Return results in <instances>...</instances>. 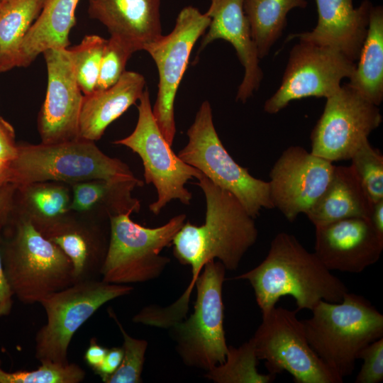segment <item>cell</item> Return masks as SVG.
Segmentation results:
<instances>
[{
  "instance_id": "cell-44",
  "label": "cell",
  "mask_w": 383,
  "mask_h": 383,
  "mask_svg": "<svg viewBox=\"0 0 383 383\" xmlns=\"http://www.w3.org/2000/svg\"><path fill=\"white\" fill-rule=\"evenodd\" d=\"M2 3H6L11 0H0Z\"/></svg>"
},
{
  "instance_id": "cell-29",
  "label": "cell",
  "mask_w": 383,
  "mask_h": 383,
  "mask_svg": "<svg viewBox=\"0 0 383 383\" xmlns=\"http://www.w3.org/2000/svg\"><path fill=\"white\" fill-rule=\"evenodd\" d=\"M306 6V0H243V9L260 59L268 55L282 35L288 13Z\"/></svg>"
},
{
  "instance_id": "cell-40",
  "label": "cell",
  "mask_w": 383,
  "mask_h": 383,
  "mask_svg": "<svg viewBox=\"0 0 383 383\" xmlns=\"http://www.w3.org/2000/svg\"><path fill=\"white\" fill-rule=\"evenodd\" d=\"M2 228L0 226V317L8 316L11 313L14 296L3 265L1 251Z\"/></svg>"
},
{
  "instance_id": "cell-6",
  "label": "cell",
  "mask_w": 383,
  "mask_h": 383,
  "mask_svg": "<svg viewBox=\"0 0 383 383\" xmlns=\"http://www.w3.org/2000/svg\"><path fill=\"white\" fill-rule=\"evenodd\" d=\"M131 213L110 216L109 240L101 279L118 284L158 278L170 259L160 255L172 245L187 216L178 214L164 225L147 228L133 222Z\"/></svg>"
},
{
  "instance_id": "cell-15",
  "label": "cell",
  "mask_w": 383,
  "mask_h": 383,
  "mask_svg": "<svg viewBox=\"0 0 383 383\" xmlns=\"http://www.w3.org/2000/svg\"><path fill=\"white\" fill-rule=\"evenodd\" d=\"M335 165L306 151L290 146L282 152L270 172V199L289 221L306 213L329 184Z\"/></svg>"
},
{
  "instance_id": "cell-28",
  "label": "cell",
  "mask_w": 383,
  "mask_h": 383,
  "mask_svg": "<svg viewBox=\"0 0 383 383\" xmlns=\"http://www.w3.org/2000/svg\"><path fill=\"white\" fill-rule=\"evenodd\" d=\"M45 0H11L0 9V73L18 67L21 43Z\"/></svg>"
},
{
  "instance_id": "cell-21",
  "label": "cell",
  "mask_w": 383,
  "mask_h": 383,
  "mask_svg": "<svg viewBox=\"0 0 383 383\" xmlns=\"http://www.w3.org/2000/svg\"><path fill=\"white\" fill-rule=\"evenodd\" d=\"M145 77L125 71L113 86L84 95L79 119V138L96 141L106 128L140 99L145 89Z\"/></svg>"
},
{
  "instance_id": "cell-32",
  "label": "cell",
  "mask_w": 383,
  "mask_h": 383,
  "mask_svg": "<svg viewBox=\"0 0 383 383\" xmlns=\"http://www.w3.org/2000/svg\"><path fill=\"white\" fill-rule=\"evenodd\" d=\"M1 365L0 360V383H79L86 376L85 371L75 363L41 362L35 370L13 372L4 370Z\"/></svg>"
},
{
  "instance_id": "cell-10",
  "label": "cell",
  "mask_w": 383,
  "mask_h": 383,
  "mask_svg": "<svg viewBox=\"0 0 383 383\" xmlns=\"http://www.w3.org/2000/svg\"><path fill=\"white\" fill-rule=\"evenodd\" d=\"M139 101L135 129L128 136L113 143L129 148L141 158L145 182L153 184L157 195L149 209L159 215L172 200L190 204L192 194L185 185L189 180L197 179L201 172L185 163L172 150L154 118L147 87Z\"/></svg>"
},
{
  "instance_id": "cell-20",
  "label": "cell",
  "mask_w": 383,
  "mask_h": 383,
  "mask_svg": "<svg viewBox=\"0 0 383 383\" xmlns=\"http://www.w3.org/2000/svg\"><path fill=\"white\" fill-rule=\"evenodd\" d=\"M90 18L135 52L160 38V0H87Z\"/></svg>"
},
{
  "instance_id": "cell-41",
  "label": "cell",
  "mask_w": 383,
  "mask_h": 383,
  "mask_svg": "<svg viewBox=\"0 0 383 383\" xmlns=\"http://www.w3.org/2000/svg\"><path fill=\"white\" fill-rule=\"evenodd\" d=\"M107 351L108 348L100 345L95 338H92L85 351L84 359L86 363L94 370L101 364Z\"/></svg>"
},
{
  "instance_id": "cell-34",
  "label": "cell",
  "mask_w": 383,
  "mask_h": 383,
  "mask_svg": "<svg viewBox=\"0 0 383 383\" xmlns=\"http://www.w3.org/2000/svg\"><path fill=\"white\" fill-rule=\"evenodd\" d=\"M351 166L372 204L383 199V155L369 140L353 155Z\"/></svg>"
},
{
  "instance_id": "cell-8",
  "label": "cell",
  "mask_w": 383,
  "mask_h": 383,
  "mask_svg": "<svg viewBox=\"0 0 383 383\" xmlns=\"http://www.w3.org/2000/svg\"><path fill=\"white\" fill-rule=\"evenodd\" d=\"M226 271L218 260L207 262L195 282L194 312L169 328L176 351L187 366L207 372L225 361L228 349L222 296Z\"/></svg>"
},
{
  "instance_id": "cell-42",
  "label": "cell",
  "mask_w": 383,
  "mask_h": 383,
  "mask_svg": "<svg viewBox=\"0 0 383 383\" xmlns=\"http://www.w3.org/2000/svg\"><path fill=\"white\" fill-rule=\"evenodd\" d=\"M370 221L377 233L383 238V199L373 204Z\"/></svg>"
},
{
  "instance_id": "cell-22",
  "label": "cell",
  "mask_w": 383,
  "mask_h": 383,
  "mask_svg": "<svg viewBox=\"0 0 383 383\" xmlns=\"http://www.w3.org/2000/svg\"><path fill=\"white\" fill-rule=\"evenodd\" d=\"M43 235L70 260L74 283L101 279L109 238L99 228L87 227L69 218Z\"/></svg>"
},
{
  "instance_id": "cell-16",
  "label": "cell",
  "mask_w": 383,
  "mask_h": 383,
  "mask_svg": "<svg viewBox=\"0 0 383 383\" xmlns=\"http://www.w3.org/2000/svg\"><path fill=\"white\" fill-rule=\"evenodd\" d=\"M48 83L45 101L38 118L44 144L79 138V119L84 97L68 48H51L43 52Z\"/></svg>"
},
{
  "instance_id": "cell-37",
  "label": "cell",
  "mask_w": 383,
  "mask_h": 383,
  "mask_svg": "<svg viewBox=\"0 0 383 383\" xmlns=\"http://www.w3.org/2000/svg\"><path fill=\"white\" fill-rule=\"evenodd\" d=\"M17 152L14 129L0 116V160L12 161L16 157Z\"/></svg>"
},
{
  "instance_id": "cell-4",
  "label": "cell",
  "mask_w": 383,
  "mask_h": 383,
  "mask_svg": "<svg viewBox=\"0 0 383 383\" xmlns=\"http://www.w3.org/2000/svg\"><path fill=\"white\" fill-rule=\"evenodd\" d=\"M302 321L311 347L335 374L350 375L360 351L383 337V315L363 296L346 292L340 302L319 301Z\"/></svg>"
},
{
  "instance_id": "cell-27",
  "label": "cell",
  "mask_w": 383,
  "mask_h": 383,
  "mask_svg": "<svg viewBox=\"0 0 383 383\" xmlns=\"http://www.w3.org/2000/svg\"><path fill=\"white\" fill-rule=\"evenodd\" d=\"M348 84L369 102L383 100V9L372 6L367 35Z\"/></svg>"
},
{
  "instance_id": "cell-39",
  "label": "cell",
  "mask_w": 383,
  "mask_h": 383,
  "mask_svg": "<svg viewBox=\"0 0 383 383\" xmlns=\"http://www.w3.org/2000/svg\"><path fill=\"white\" fill-rule=\"evenodd\" d=\"M122 347H113L108 349L107 353L101 364L94 370L101 379L105 382L118 368L123 358Z\"/></svg>"
},
{
  "instance_id": "cell-26",
  "label": "cell",
  "mask_w": 383,
  "mask_h": 383,
  "mask_svg": "<svg viewBox=\"0 0 383 383\" xmlns=\"http://www.w3.org/2000/svg\"><path fill=\"white\" fill-rule=\"evenodd\" d=\"M71 200L65 183L34 182L17 187L15 210L29 218L43 234L70 218Z\"/></svg>"
},
{
  "instance_id": "cell-3",
  "label": "cell",
  "mask_w": 383,
  "mask_h": 383,
  "mask_svg": "<svg viewBox=\"0 0 383 383\" xmlns=\"http://www.w3.org/2000/svg\"><path fill=\"white\" fill-rule=\"evenodd\" d=\"M1 251L13 295L25 304L40 303L74 284L69 258L16 210L2 228Z\"/></svg>"
},
{
  "instance_id": "cell-31",
  "label": "cell",
  "mask_w": 383,
  "mask_h": 383,
  "mask_svg": "<svg viewBox=\"0 0 383 383\" xmlns=\"http://www.w3.org/2000/svg\"><path fill=\"white\" fill-rule=\"evenodd\" d=\"M106 39L97 35L84 36L78 45L68 48L78 84L84 94L96 88Z\"/></svg>"
},
{
  "instance_id": "cell-13",
  "label": "cell",
  "mask_w": 383,
  "mask_h": 383,
  "mask_svg": "<svg viewBox=\"0 0 383 383\" xmlns=\"http://www.w3.org/2000/svg\"><path fill=\"white\" fill-rule=\"evenodd\" d=\"M382 121L377 106L344 84L326 98L311 134V152L331 162L350 160Z\"/></svg>"
},
{
  "instance_id": "cell-11",
  "label": "cell",
  "mask_w": 383,
  "mask_h": 383,
  "mask_svg": "<svg viewBox=\"0 0 383 383\" xmlns=\"http://www.w3.org/2000/svg\"><path fill=\"white\" fill-rule=\"evenodd\" d=\"M297 311L275 306L262 314L253 342L258 360L265 361L269 373L287 371L296 383H341L313 351Z\"/></svg>"
},
{
  "instance_id": "cell-9",
  "label": "cell",
  "mask_w": 383,
  "mask_h": 383,
  "mask_svg": "<svg viewBox=\"0 0 383 383\" xmlns=\"http://www.w3.org/2000/svg\"><path fill=\"white\" fill-rule=\"evenodd\" d=\"M133 290L128 284L93 279L75 282L46 296L40 303L47 321L35 334V358L40 363L68 364V348L78 329L104 304Z\"/></svg>"
},
{
  "instance_id": "cell-38",
  "label": "cell",
  "mask_w": 383,
  "mask_h": 383,
  "mask_svg": "<svg viewBox=\"0 0 383 383\" xmlns=\"http://www.w3.org/2000/svg\"><path fill=\"white\" fill-rule=\"evenodd\" d=\"M17 186L7 183L0 187V226L4 227L11 217L16 207Z\"/></svg>"
},
{
  "instance_id": "cell-45",
  "label": "cell",
  "mask_w": 383,
  "mask_h": 383,
  "mask_svg": "<svg viewBox=\"0 0 383 383\" xmlns=\"http://www.w3.org/2000/svg\"><path fill=\"white\" fill-rule=\"evenodd\" d=\"M1 6H2V2L0 1V9L1 8Z\"/></svg>"
},
{
  "instance_id": "cell-30",
  "label": "cell",
  "mask_w": 383,
  "mask_h": 383,
  "mask_svg": "<svg viewBox=\"0 0 383 383\" xmlns=\"http://www.w3.org/2000/svg\"><path fill=\"white\" fill-rule=\"evenodd\" d=\"M258 358L251 338L238 348L228 346L225 361L206 372L204 377L215 383H270L275 377L259 373Z\"/></svg>"
},
{
  "instance_id": "cell-2",
  "label": "cell",
  "mask_w": 383,
  "mask_h": 383,
  "mask_svg": "<svg viewBox=\"0 0 383 383\" xmlns=\"http://www.w3.org/2000/svg\"><path fill=\"white\" fill-rule=\"evenodd\" d=\"M235 279L250 282L262 314L275 307L282 296H292L296 311H311L321 301L340 302L348 292L314 252L285 232L274 237L267 256L257 266Z\"/></svg>"
},
{
  "instance_id": "cell-7",
  "label": "cell",
  "mask_w": 383,
  "mask_h": 383,
  "mask_svg": "<svg viewBox=\"0 0 383 383\" xmlns=\"http://www.w3.org/2000/svg\"><path fill=\"white\" fill-rule=\"evenodd\" d=\"M188 143L177 155L216 186L231 192L255 219L274 209L269 182L252 176L224 148L216 131L210 103L204 101L187 131Z\"/></svg>"
},
{
  "instance_id": "cell-5",
  "label": "cell",
  "mask_w": 383,
  "mask_h": 383,
  "mask_svg": "<svg viewBox=\"0 0 383 383\" xmlns=\"http://www.w3.org/2000/svg\"><path fill=\"white\" fill-rule=\"evenodd\" d=\"M10 167V182L17 187L40 182L72 185L135 177L126 163L105 155L94 141L80 138L53 144L18 145Z\"/></svg>"
},
{
  "instance_id": "cell-36",
  "label": "cell",
  "mask_w": 383,
  "mask_h": 383,
  "mask_svg": "<svg viewBox=\"0 0 383 383\" xmlns=\"http://www.w3.org/2000/svg\"><path fill=\"white\" fill-rule=\"evenodd\" d=\"M363 363L355 383H379L383 380V337L362 348L357 356Z\"/></svg>"
},
{
  "instance_id": "cell-14",
  "label": "cell",
  "mask_w": 383,
  "mask_h": 383,
  "mask_svg": "<svg viewBox=\"0 0 383 383\" xmlns=\"http://www.w3.org/2000/svg\"><path fill=\"white\" fill-rule=\"evenodd\" d=\"M355 62L329 47L301 41L290 51L281 84L264 105L266 113L274 114L291 101L306 97H325L340 88L350 78Z\"/></svg>"
},
{
  "instance_id": "cell-24",
  "label": "cell",
  "mask_w": 383,
  "mask_h": 383,
  "mask_svg": "<svg viewBox=\"0 0 383 383\" xmlns=\"http://www.w3.org/2000/svg\"><path fill=\"white\" fill-rule=\"evenodd\" d=\"M79 0H45L43 9L25 36L18 67L29 66L44 51L68 48L70 33L75 25Z\"/></svg>"
},
{
  "instance_id": "cell-12",
  "label": "cell",
  "mask_w": 383,
  "mask_h": 383,
  "mask_svg": "<svg viewBox=\"0 0 383 383\" xmlns=\"http://www.w3.org/2000/svg\"><path fill=\"white\" fill-rule=\"evenodd\" d=\"M211 18L192 6L179 13L172 30L147 45L143 50L157 68L159 82L152 107L155 121L167 141L172 145L175 134L174 101L196 40L205 33Z\"/></svg>"
},
{
  "instance_id": "cell-33",
  "label": "cell",
  "mask_w": 383,
  "mask_h": 383,
  "mask_svg": "<svg viewBox=\"0 0 383 383\" xmlns=\"http://www.w3.org/2000/svg\"><path fill=\"white\" fill-rule=\"evenodd\" d=\"M108 312L121 333L123 353L120 366L105 383H140L148 341L131 337L125 331L113 309H109Z\"/></svg>"
},
{
  "instance_id": "cell-25",
  "label": "cell",
  "mask_w": 383,
  "mask_h": 383,
  "mask_svg": "<svg viewBox=\"0 0 383 383\" xmlns=\"http://www.w3.org/2000/svg\"><path fill=\"white\" fill-rule=\"evenodd\" d=\"M143 185L136 177L112 180L93 179L72 184L70 211L87 212L99 209L106 216L138 213L140 201L133 190Z\"/></svg>"
},
{
  "instance_id": "cell-35",
  "label": "cell",
  "mask_w": 383,
  "mask_h": 383,
  "mask_svg": "<svg viewBox=\"0 0 383 383\" xmlns=\"http://www.w3.org/2000/svg\"><path fill=\"white\" fill-rule=\"evenodd\" d=\"M135 50L121 39L110 35L106 39L101 57L95 90L115 84L125 72L126 65Z\"/></svg>"
},
{
  "instance_id": "cell-23",
  "label": "cell",
  "mask_w": 383,
  "mask_h": 383,
  "mask_svg": "<svg viewBox=\"0 0 383 383\" xmlns=\"http://www.w3.org/2000/svg\"><path fill=\"white\" fill-rule=\"evenodd\" d=\"M372 205L352 166L335 165L329 184L306 216L316 227L348 218H370Z\"/></svg>"
},
{
  "instance_id": "cell-18",
  "label": "cell",
  "mask_w": 383,
  "mask_h": 383,
  "mask_svg": "<svg viewBox=\"0 0 383 383\" xmlns=\"http://www.w3.org/2000/svg\"><path fill=\"white\" fill-rule=\"evenodd\" d=\"M206 13L211 21L199 51L217 39L225 40L233 46L244 67V77L238 87L236 100L245 103L258 89L263 74L250 23L243 9V0H211Z\"/></svg>"
},
{
  "instance_id": "cell-1",
  "label": "cell",
  "mask_w": 383,
  "mask_h": 383,
  "mask_svg": "<svg viewBox=\"0 0 383 383\" xmlns=\"http://www.w3.org/2000/svg\"><path fill=\"white\" fill-rule=\"evenodd\" d=\"M196 184L206 199L205 222H185L173 238V254L192 268L191 281L174 302L188 310L190 294L204 265L217 259L228 270H235L245 252L255 243L258 231L255 218L231 192L213 184L202 173Z\"/></svg>"
},
{
  "instance_id": "cell-19",
  "label": "cell",
  "mask_w": 383,
  "mask_h": 383,
  "mask_svg": "<svg viewBox=\"0 0 383 383\" xmlns=\"http://www.w3.org/2000/svg\"><path fill=\"white\" fill-rule=\"evenodd\" d=\"M318 21L311 31L292 34L287 40L301 41L335 49L353 62L357 60L365 41L370 11V0H364L357 7L353 0H316Z\"/></svg>"
},
{
  "instance_id": "cell-17",
  "label": "cell",
  "mask_w": 383,
  "mask_h": 383,
  "mask_svg": "<svg viewBox=\"0 0 383 383\" xmlns=\"http://www.w3.org/2000/svg\"><path fill=\"white\" fill-rule=\"evenodd\" d=\"M315 228L313 252L330 271L360 273L381 256L383 238L370 218H348Z\"/></svg>"
},
{
  "instance_id": "cell-43",
  "label": "cell",
  "mask_w": 383,
  "mask_h": 383,
  "mask_svg": "<svg viewBox=\"0 0 383 383\" xmlns=\"http://www.w3.org/2000/svg\"><path fill=\"white\" fill-rule=\"evenodd\" d=\"M11 161L0 160V187L11 183Z\"/></svg>"
}]
</instances>
